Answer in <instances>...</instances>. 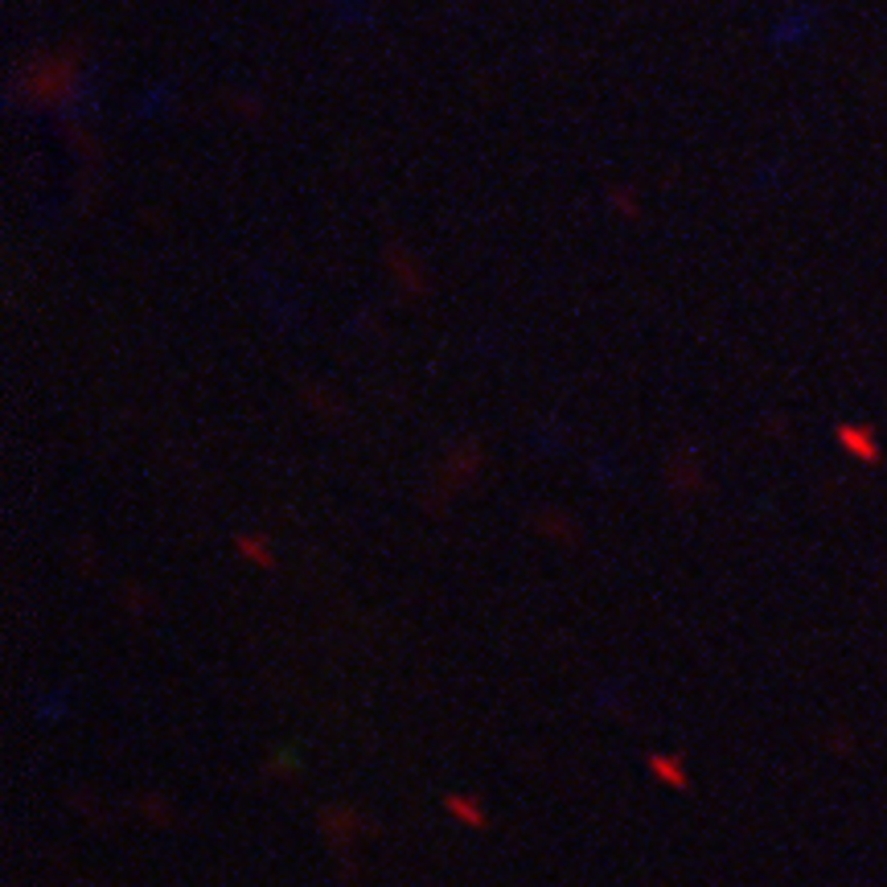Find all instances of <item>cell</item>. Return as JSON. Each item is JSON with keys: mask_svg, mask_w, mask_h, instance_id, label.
<instances>
[{"mask_svg": "<svg viewBox=\"0 0 887 887\" xmlns=\"http://www.w3.org/2000/svg\"><path fill=\"white\" fill-rule=\"evenodd\" d=\"M838 440L847 444V448L863 460V465H875V460H879V448H875L871 431H867V428H850V423H847V428H838Z\"/></svg>", "mask_w": 887, "mask_h": 887, "instance_id": "1", "label": "cell"}]
</instances>
